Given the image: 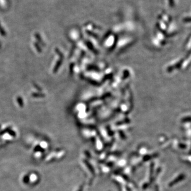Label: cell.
<instances>
[{
  "mask_svg": "<svg viewBox=\"0 0 191 191\" xmlns=\"http://www.w3.org/2000/svg\"><path fill=\"white\" fill-rule=\"evenodd\" d=\"M184 61V59H183V60H181L180 62H178L176 65H175L174 66H173V69H175V68H180L181 67V66L182 65Z\"/></svg>",
  "mask_w": 191,
  "mask_h": 191,
  "instance_id": "obj_1",
  "label": "cell"
},
{
  "mask_svg": "<svg viewBox=\"0 0 191 191\" xmlns=\"http://www.w3.org/2000/svg\"><path fill=\"white\" fill-rule=\"evenodd\" d=\"M17 100L18 101V103L20 105V106L21 107H22L23 106V103L22 99L20 97H18L17 98Z\"/></svg>",
  "mask_w": 191,
  "mask_h": 191,
  "instance_id": "obj_2",
  "label": "cell"
},
{
  "mask_svg": "<svg viewBox=\"0 0 191 191\" xmlns=\"http://www.w3.org/2000/svg\"><path fill=\"white\" fill-rule=\"evenodd\" d=\"M32 96L35 97H45V95L43 93H33L32 94Z\"/></svg>",
  "mask_w": 191,
  "mask_h": 191,
  "instance_id": "obj_3",
  "label": "cell"
},
{
  "mask_svg": "<svg viewBox=\"0 0 191 191\" xmlns=\"http://www.w3.org/2000/svg\"><path fill=\"white\" fill-rule=\"evenodd\" d=\"M184 22H191V18H185L183 19Z\"/></svg>",
  "mask_w": 191,
  "mask_h": 191,
  "instance_id": "obj_4",
  "label": "cell"
},
{
  "mask_svg": "<svg viewBox=\"0 0 191 191\" xmlns=\"http://www.w3.org/2000/svg\"><path fill=\"white\" fill-rule=\"evenodd\" d=\"M35 45L36 48H37V49L38 52L39 53H41V52H42V50H41V49H40V47H39V46H38V45H37V44H36V43H35Z\"/></svg>",
  "mask_w": 191,
  "mask_h": 191,
  "instance_id": "obj_5",
  "label": "cell"
},
{
  "mask_svg": "<svg viewBox=\"0 0 191 191\" xmlns=\"http://www.w3.org/2000/svg\"><path fill=\"white\" fill-rule=\"evenodd\" d=\"M35 87L36 88H37V89H38V90H41V89H40L39 87H38V86H36V84H35Z\"/></svg>",
  "mask_w": 191,
  "mask_h": 191,
  "instance_id": "obj_6",
  "label": "cell"
}]
</instances>
